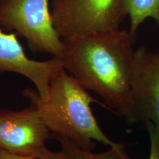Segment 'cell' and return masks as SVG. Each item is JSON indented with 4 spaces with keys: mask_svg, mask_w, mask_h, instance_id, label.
<instances>
[{
    "mask_svg": "<svg viewBox=\"0 0 159 159\" xmlns=\"http://www.w3.org/2000/svg\"><path fill=\"white\" fill-rule=\"evenodd\" d=\"M63 68L87 91L104 101L108 110L133 124L131 78L134 51L129 32L115 30L63 39Z\"/></svg>",
    "mask_w": 159,
    "mask_h": 159,
    "instance_id": "1",
    "label": "cell"
},
{
    "mask_svg": "<svg viewBox=\"0 0 159 159\" xmlns=\"http://www.w3.org/2000/svg\"><path fill=\"white\" fill-rule=\"evenodd\" d=\"M0 26L25 38L33 52L62 55L63 41L53 25L50 0H0Z\"/></svg>",
    "mask_w": 159,
    "mask_h": 159,
    "instance_id": "4",
    "label": "cell"
},
{
    "mask_svg": "<svg viewBox=\"0 0 159 159\" xmlns=\"http://www.w3.org/2000/svg\"><path fill=\"white\" fill-rule=\"evenodd\" d=\"M125 6L130 20L128 32L134 42L139 27L148 19H154L159 26V0H125Z\"/></svg>",
    "mask_w": 159,
    "mask_h": 159,
    "instance_id": "9",
    "label": "cell"
},
{
    "mask_svg": "<svg viewBox=\"0 0 159 159\" xmlns=\"http://www.w3.org/2000/svg\"><path fill=\"white\" fill-rule=\"evenodd\" d=\"M150 137V148L148 159H159V128L151 122L144 124Z\"/></svg>",
    "mask_w": 159,
    "mask_h": 159,
    "instance_id": "10",
    "label": "cell"
},
{
    "mask_svg": "<svg viewBox=\"0 0 159 159\" xmlns=\"http://www.w3.org/2000/svg\"><path fill=\"white\" fill-rule=\"evenodd\" d=\"M23 95L37 108L52 138L68 139L90 151L96 148L95 142L110 148L120 144L103 132L91 108L93 102L108 109L106 105L91 97L63 68L52 77L45 99L31 89L24 90Z\"/></svg>",
    "mask_w": 159,
    "mask_h": 159,
    "instance_id": "2",
    "label": "cell"
},
{
    "mask_svg": "<svg viewBox=\"0 0 159 159\" xmlns=\"http://www.w3.org/2000/svg\"><path fill=\"white\" fill-rule=\"evenodd\" d=\"M0 159H39L35 156H21L0 148Z\"/></svg>",
    "mask_w": 159,
    "mask_h": 159,
    "instance_id": "11",
    "label": "cell"
},
{
    "mask_svg": "<svg viewBox=\"0 0 159 159\" xmlns=\"http://www.w3.org/2000/svg\"><path fill=\"white\" fill-rule=\"evenodd\" d=\"M53 25L62 39L120 29L125 0H50Z\"/></svg>",
    "mask_w": 159,
    "mask_h": 159,
    "instance_id": "3",
    "label": "cell"
},
{
    "mask_svg": "<svg viewBox=\"0 0 159 159\" xmlns=\"http://www.w3.org/2000/svg\"><path fill=\"white\" fill-rule=\"evenodd\" d=\"M133 124L151 122L159 128V52L141 46L134 51L131 78Z\"/></svg>",
    "mask_w": 159,
    "mask_h": 159,
    "instance_id": "6",
    "label": "cell"
},
{
    "mask_svg": "<svg viewBox=\"0 0 159 159\" xmlns=\"http://www.w3.org/2000/svg\"><path fill=\"white\" fill-rule=\"evenodd\" d=\"M52 134L35 105L21 111L0 109V148L21 156H36Z\"/></svg>",
    "mask_w": 159,
    "mask_h": 159,
    "instance_id": "5",
    "label": "cell"
},
{
    "mask_svg": "<svg viewBox=\"0 0 159 159\" xmlns=\"http://www.w3.org/2000/svg\"><path fill=\"white\" fill-rule=\"evenodd\" d=\"M61 68L59 57L43 61L29 58L16 33H5L0 28V73L13 72L25 77L34 84L40 97L45 99L52 77Z\"/></svg>",
    "mask_w": 159,
    "mask_h": 159,
    "instance_id": "7",
    "label": "cell"
},
{
    "mask_svg": "<svg viewBox=\"0 0 159 159\" xmlns=\"http://www.w3.org/2000/svg\"><path fill=\"white\" fill-rule=\"evenodd\" d=\"M57 140L61 144V150L58 152L49 150L46 147L35 156L39 159H131L127 152L125 145L122 143L118 146L111 147L105 152L94 153L80 148L68 139Z\"/></svg>",
    "mask_w": 159,
    "mask_h": 159,
    "instance_id": "8",
    "label": "cell"
}]
</instances>
